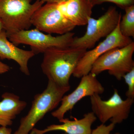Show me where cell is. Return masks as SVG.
Instances as JSON below:
<instances>
[{
  "label": "cell",
  "instance_id": "2e32d148",
  "mask_svg": "<svg viewBox=\"0 0 134 134\" xmlns=\"http://www.w3.org/2000/svg\"><path fill=\"white\" fill-rule=\"evenodd\" d=\"M122 78L128 86L126 93L127 98L134 99V68L126 74Z\"/></svg>",
  "mask_w": 134,
  "mask_h": 134
},
{
  "label": "cell",
  "instance_id": "7a4b0ae2",
  "mask_svg": "<svg viewBox=\"0 0 134 134\" xmlns=\"http://www.w3.org/2000/svg\"><path fill=\"white\" fill-rule=\"evenodd\" d=\"M70 89V86H60L48 80L44 90L34 96L30 109L26 115L21 119L16 133L29 134L47 113L58 106L65 93Z\"/></svg>",
  "mask_w": 134,
  "mask_h": 134
},
{
  "label": "cell",
  "instance_id": "3957f363",
  "mask_svg": "<svg viewBox=\"0 0 134 134\" xmlns=\"http://www.w3.org/2000/svg\"><path fill=\"white\" fill-rule=\"evenodd\" d=\"M32 1L0 0V19L8 37L31 27L32 15L44 4L41 0L31 3Z\"/></svg>",
  "mask_w": 134,
  "mask_h": 134
},
{
  "label": "cell",
  "instance_id": "52a82bcc",
  "mask_svg": "<svg viewBox=\"0 0 134 134\" xmlns=\"http://www.w3.org/2000/svg\"><path fill=\"white\" fill-rule=\"evenodd\" d=\"M90 98L92 112L104 124L110 120L116 125L126 120L134 103L133 99L127 98L123 100L115 89L113 96L108 100H103L98 94Z\"/></svg>",
  "mask_w": 134,
  "mask_h": 134
},
{
  "label": "cell",
  "instance_id": "277c9868",
  "mask_svg": "<svg viewBox=\"0 0 134 134\" xmlns=\"http://www.w3.org/2000/svg\"><path fill=\"white\" fill-rule=\"evenodd\" d=\"M134 52L133 41L123 47L113 48L96 60L90 73L97 76L107 70L109 74L121 81L126 74L134 68Z\"/></svg>",
  "mask_w": 134,
  "mask_h": 134
},
{
  "label": "cell",
  "instance_id": "ffe728a7",
  "mask_svg": "<svg viewBox=\"0 0 134 134\" xmlns=\"http://www.w3.org/2000/svg\"><path fill=\"white\" fill-rule=\"evenodd\" d=\"M12 130L8 127H0V134H12Z\"/></svg>",
  "mask_w": 134,
  "mask_h": 134
},
{
  "label": "cell",
  "instance_id": "7c38bea8",
  "mask_svg": "<svg viewBox=\"0 0 134 134\" xmlns=\"http://www.w3.org/2000/svg\"><path fill=\"white\" fill-rule=\"evenodd\" d=\"M31 50H23L18 47L8 38L5 30L0 32V59L13 60L18 64L21 72L26 75H30L28 63L35 56Z\"/></svg>",
  "mask_w": 134,
  "mask_h": 134
},
{
  "label": "cell",
  "instance_id": "8992f818",
  "mask_svg": "<svg viewBox=\"0 0 134 134\" xmlns=\"http://www.w3.org/2000/svg\"><path fill=\"white\" fill-rule=\"evenodd\" d=\"M75 34L68 33L54 37L51 34H45L36 29L24 30L18 32L8 37L9 40L15 45L20 44L30 47L35 55L44 53L51 48H65L70 47Z\"/></svg>",
  "mask_w": 134,
  "mask_h": 134
},
{
  "label": "cell",
  "instance_id": "8fae6325",
  "mask_svg": "<svg viewBox=\"0 0 134 134\" xmlns=\"http://www.w3.org/2000/svg\"><path fill=\"white\" fill-rule=\"evenodd\" d=\"M97 119L92 112L85 114L83 117L78 120L74 118V120L65 119L61 121V125H52L43 130L34 128L30 134H44L47 132L55 131H63L67 134H91L92 125Z\"/></svg>",
  "mask_w": 134,
  "mask_h": 134
},
{
  "label": "cell",
  "instance_id": "44dd1931",
  "mask_svg": "<svg viewBox=\"0 0 134 134\" xmlns=\"http://www.w3.org/2000/svg\"><path fill=\"white\" fill-rule=\"evenodd\" d=\"M44 3H60L63 2H65L66 0H41Z\"/></svg>",
  "mask_w": 134,
  "mask_h": 134
},
{
  "label": "cell",
  "instance_id": "7402d4cb",
  "mask_svg": "<svg viewBox=\"0 0 134 134\" xmlns=\"http://www.w3.org/2000/svg\"><path fill=\"white\" fill-rule=\"evenodd\" d=\"M3 30H4L3 24L1 19H0V32H1Z\"/></svg>",
  "mask_w": 134,
  "mask_h": 134
},
{
  "label": "cell",
  "instance_id": "9a60e30c",
  "mask_svg": "<svg viewBox=\"0 0 134 134\" xmlns=\"http://www.w3.org/2000/svg\"><path fill=\"white\" fill-rule=\"evenodd\" d=\"M125 14L120 21L119 29L121 33L126 37H134V5L125 9Z\"/></svg>",
  "mask_w": 134,
  "mask_h": 134
},
{
  "label": "cell",
  "instance_id": "ba28073f",
  "mask_svg": "<svg viewBox=\"0 0 134 134\" xmlns=\"http://www.w3.org/2000/svg\"><path fill=\"white\" fill-rule=\"evenodd\" d=\"M32 25L41 32L63 35L70 32L76 26L60 12L58 4L46 3L37 10L31 19Z\"/></svg>",
  "mask_w": 134,
  "mask_h": 134
},
{
  "label": "cell",
  "instance_id": "ac0fdd59",
  "mask_svg": "<svg viewBox=\"0 0 134 134\" xmlns=\"http://www.w3.org/2000/svg\"><path fill=\"white\" fill-rule=\"evenodd\" d=\"M115 125L112 122L108 125L102 124L97 127L95 129L92 130L91 134H110L111 132L114 129ZM115 134H121L116 133Z\"/></svg>",
  "mask_w": 134,
  "mask_h": 134
},
{
  "label": "cell",
  "instance_id": "603a6c76",
  "mask_svg": "<svg viewBox=\"0 0 134 134\" xmlns=\"http://www.w3.org/2000/svg\"><path fill=\"white\" fill-rule=\"evenodd\" d=\"M87 1H88L89 2L91 3L92 4V3L93 2V0H87Z\"/></svg>",
  "mask_w": 134,
  "mask_h": 134
},
{
  "label": "cell",
  "instance_id": "9c48e42d",
  "mask_svg": "<svg viewBox=\"0 0 134 134\" xmlns=\"http://www.w3.org/2000/svg\"><path fill=\"white\" fill-rule=\"evenodd\" d=\"M119 23L114 31L96 48L85 52L75 69L73 76L80 78L88 75L96 60L104 53L113 48L123 47L132 43L130 38L125 37L121 33Z\"/></svg>",
  "mask_w": 134,
  "mask_h": 134
},
{
  "label": "cell",
  "instance_id": "5b68a950",
  "mask_svg": "<svg viewBox=\"0 0 134 134\" xmlns=\"http://www.w3.org/2000/svg\"><path fill=\"white\" fill-rule=\"evenodd\" d=\"M121 18V13L113 7L98 19L90 18L85 34L80 37H74L70 47L86 50L92 48L100 38L106 37L114 31Z\"/></svg>",
  "mask_w": 134,
  "mask_h": 134
},
{
  "label": "cell",
  "instance_id": "d4e9b609",
  "mask_svg": "<svg viewBox=\"0 0 134 134\" xmlns=\"http://www.w3.org/2000/svg\"><path fill=\"white\" fill-rule=\"evenodd\" d=\"M62 134H67L66 133H63Z\"/></svg>",
  "mask_w": 134,
  "mask_h": 134
},
{
  "label": "cell",
  "instance_id": "6da1fadb",
  "mask_svg": "<svg viewBox=\"0 0 134 134\" xmlns=\"http://www.w3.org/2000/svg\"><path fill=\"white\" fill-rule=\"evenodd\" d=\"M86 51L84 48L72 47L49 48L43 53L42 72L48 80L58 85L70 86V77Z\"/></svg>",
  "mask_w": 134,
  "mask_h": 134
},
{
  "label": "cell",
  "instance_id": "30bf717a",
  "mask_svg": "<svg viewBox=\"0 0 134 134\" xmlns=\"http://www.w3.org/2000/svg\"><path fill=\"white\" fill-rule=\"evenodd\" d=\"M96 75L90 73L81 77L79 84L71 93L64 96L61 101L60 106L52 113L53 117L59 121L64 119L65 114L71 111L75 105L85 97L95 94H102L104 88L96 77Z\"/></svg>",
  "mask_w": 134,
  "mask_h": 134
},
{
  "label": "cell",
  "instance_id": "d6986e66",
  "mask_svg": "<svg viewBox=\"0 0 134 134\" xmlns=\"http://www.w3.org/2000/svg\"><path fill=\"white\" fill-rule=\"evenodd\" d=\"M10 70V67L7 64L0 61V74H5L8 72Z\"/></svg>",
  "mask_w": 134,
  "mask_h": 134
},
{
  "label": "cell",
  "instance_id": "e0dca14e",
  "mask_svg": "<svg viewBox=\"0 0 134 134\" xmlns=\"http://www.w3.org/2000/svg\"><path fill=\"white\" fill-rule=\"evenodd\" d=\"M106 2L115 3L120 7L125 9L126 8L134 5V0H93L92 5L94 6Z\"/></svg>",
  "mask_w": 134,
  "mask_h": 134
},
{
  "label": "cell",
  "instance_id": "5bb4252c",
  "mask_svg": "<svg viewBox=\"0 0 134 134\" xmlns=\"http://www.w3.org/2000/svg\"><path fill=\"white\" fill-rule=\"evenodd\" d=\"M0 101V126L8 127L13 124V120L21 113L27 105L17 95L6 92L2 96Z\"/></svg>",
  "mask_w": 134,
  "mask_h": 134
},
{
  "label": "cell",
  "instance_id": "4fadbf2b",
  "mask_svg": "<svg viewBox=\"0 0 134 134\" xmlns=\"http://www.w3.org/2000/svg\"><path fill=\"white\" fill-rule=\"evenodd\" d=\"M93 7L87 0H66L58 4L60 12L76 26L87 25Z\"/></svg>",
  "mask_w": 134,
  "mask_h": 134
},
{
  "label": "cell",
  "instance_id": "cb8c5ba5",
  "mask_svg": "<svg viewBox=\"0 0 134 134\" xmlns=\"http://www.w3.org/2000/svg\"><path fill=\"white\" fill-rule=\"evenodd\" d=\"M14 134H19L17 133H16V132H15V133H14Z\"/></svg>",
  "mask_w": 134,
  "mask_h": 134
}]
</instances>
